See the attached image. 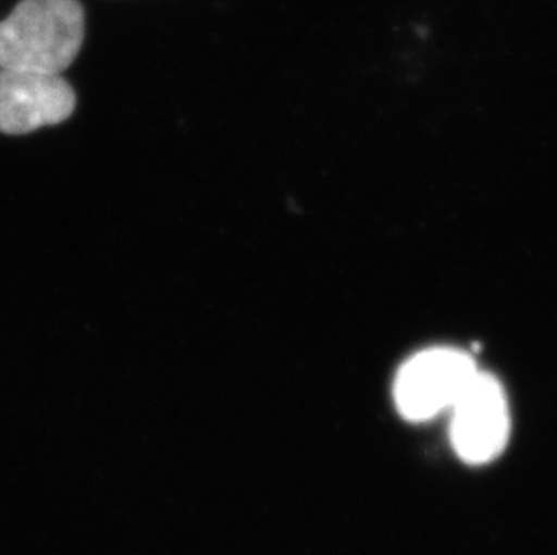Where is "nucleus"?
Wrapping results in <instances>:
<instances>
[{
	"mask_svg": "<svg viewBox=\"0 0 557 555\" xmlns=\"http://www.w3.org/2000/svg\"><path fill=\"white\" fill-rule=\"evenodd\" d=\"M78 0H21L0 22V69L62 74L84 46Z\"/></svg>",
	"mask_w": 557,
	"mask_h": 555,
	"instance_id": "1",
	"label": "nucleus"
},
{
	"mask_svg": "<svg viewBox=\"0 0 557 555\" xmlns=\"http://www.w3.org/2000/svg\"><path fill=\"white\" fill-rule=\"evenodd\" d=\"M480 370L473 357L455 348H432L411 357L395 379L394 398L408 420L433 419L455 406Z\"/></svg>",
	"mask_w": 557,
	"mask_h": 555,
	"instance_id": "2",
	"label": "nucleus"
},
{
	"mask_svg": "<svg viewBox=\"0 0 557 555\" xmlns=\"http://www.w3.org/2000/svg\"><path fill=\"white\" fill-rule=\"evenodd\" d=\"M76 109L73 87L60 74L0 69V132L22 136L60 125Z\"/></svg>",
	"mask_w": 557,
	"mask_h": 555,
	"instance_id": "4",
	"label": "nucleus"
},
{
	"mask_svg": "<svg viewBox=\"0 0 557 555\" xmlns=\"http://www.w3.org/2000/svg\"><path fill=\"white\" fill-rule=\"evenodd\" d=\"M451 442L469 464H485L509 441V404L502 384L479 372L451 409Z\"/></svg>",
	"mask_w": 557,
	"mask_h": 555,
	"instance_id": "3",
	"label": "nucleus"
}]
</instances>
